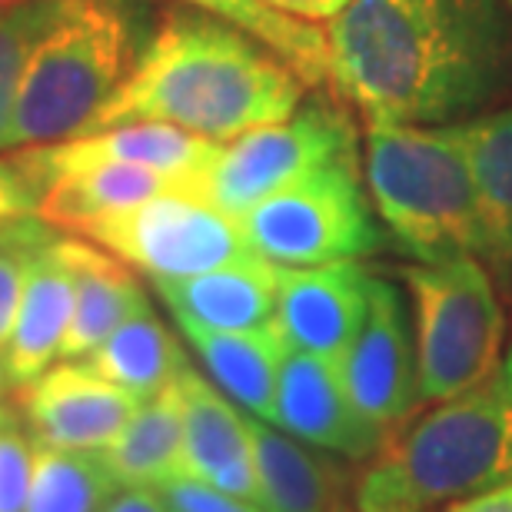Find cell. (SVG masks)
<instances>
[{
  "label": "cell",
  "instance_id": "obj_1",
  "mask_svg": "<svg viewBox=\"0 0 512 512\" xmlns=\"http://www.w3.org/2000/svg\"><path fill=\"white\" fill-rule=\"evenodd\" d=\"M326 50L336 97L366 124H459L512 74L503 0H350Z\"/></svg>",
  "mask_w": 512,
  "mask_h": 512
},
{
  "label": "cell",
  "instance_id": "obj_2",
  "mask_svg": "<svg viewBox=\"0 0 512 512\" xmlns=\"http://www.w3.org/2000/svg\"><path fill=\"white\" fill-rule=\"evenodd\" d=\"M303 90L300 74L247 30L203 10H170L87 133L153 120L227 143L286 120Z\"/></svg>",
  "mask_w": 512,
  "mask_h": 512
},
{
  "label": "cell",
  "instance_id": "obj_3",
  "mask_svg": "<svg viewBox=\"0 0 512 512\" xmlns=\"http://www.w3.org/2000/svg\"><path fill=\"white\" fill-rule=\"evenodd\" d=\"M363 177L383 227L419 263L483 253L476 187L456 124H366Z\"/></svg>",
  "mask_w": 512,
  "mask_h": 512
},
{
  "label": "cell",
  "instance_id": "obj_4",
  "mask_svg": "<svg viewBox=\"0 0 512 512\" xmlns=\"http://www.w3.org/2000/svg\"><path fill=\"white\" fill-rule=\"evenodd\" d=\"M137 57L124 0H60L20 80L10 150L84 137Z\"/></svg>",
  "mask_w": 512,
  "mask_h": 512
},
{
  "label": "cell",
  "instance_id": "obj_5",
  "mask_svg": "<svg viewBox=\"0 0 512 512\" xmlns=\"http://www.w3.org/2000/svg\"><path fill=\"white\" fill-rule=\"evenodd\" d=\"M383 456L426 506L512 483V343L483 383L436 403Z\"/></svg>",
  "mask_w": 512,
  "mask_h": 512
},
{
  "label": "cell",
  "instance_id": "obj_6",
  "mask_svg": "<svg viewBox=\"0 0 512 512\" xmlns=\"http://www.w3.org/2000/svg\"><path fill=\"white\" fill-rule=\"evenodd\" d=\"M413 300L419 399L443 403L483 383L506 353V310L479 256L403 270Z\"/></svg>",
  "mask_w": 512,
  "mask_h": 512
},
{
  "label": "cell",
  "instance_id": "obj_7",
  "mask_svg": "<svg viewBox=\"0 0 512 512\" xmlns=\"http://www.w3.org/2000/svg\"><path fill=\"white\" fill-rule=\"evenodd\" d=\"M250 250L273 266H323L383 250L373 197L356 157L330 160L240 217Z\"/></svg>",
  "mask_w": 512,
  "mask_h": 512
},
{
  "label": "cell",
  "instance_id": "obj_8",
  "mask_svg": "<svg viewBox=\"0 0 512 512\" xmlns=\"http://www.w3.org/2000/svg\"><path fill=\"white\" fill-rule=\"evenodd\" d=\"M356 153L360 137L350 110L336 100L316 97L296 107L286 120L253 127L220 143V153L200 177L197 193L240 220L260 200L290 187L303 173Z\"/></svg>",
  "mask_w": 512,
  "mask_h": 512
},
{
  "label": "cell",
  "instance_id": "obj_9",
  "mask_svg": "<svg viewBox=\"0 0 512 512\" xmlns=\"http://www.w3.org/2000/svg\"><path fill=\"white\" fill-rule=\"evenodd\" d=\"M80 233L153 280L207 273L256 256L240 220L187 187L163 190L140 207L94 220Z\"/></svg>",
  "mask_w": 512,
  "mask_h": 512
},
{
  "label": "cell",
  "instance_id": "obj_10",
  "mask_svg": "<svg viewBox=\"0 0 512 512\" xmlns=\"http://www.w3.org/2000/svg\"><path fill=\"white\" fill-rule=\"evenodd\" d=\"M343 386L356 409L389 433L403 426L423 406L419 399V366H416V333L409 323L406 300L396 283L373 273L370 310L336 360Z\"/></svg>",
  "mask_w": 512,
  "mask_h": 512
},
{
  "label": "cell",
  "instance_id": "obj_11",
  "mask_svg": "<svg viewBox=\"0 0 512 512\" xmlns=\"http://www.w3.org/2000/svg\"><path fill=\"white\" fill-rule=\"evenodd\" d=\"M370 266H276L273 330L290 350L340 360L370 310Z\"/></svg>",
  "mask_w": 512,
  "mask_h": 512
},
{
  "label": "cell",
  "instance_id": "obj_12",
  "mask_svg": "<svg viewBox=\"0 0 512 512\" xmlns=\"http://www.w3.org/2000/svg\"><path fill=\"white\" fill-rule=\"evenodd\" d=\"M273 426L346 459H370L386 446L383 429L370 423L346 393L336 360L290 346L280 363Z\"/></svg>",
  "mask_w": 512,
  "mask_h": 512
},
{
  "label": "cell",
  "instance_id": "obj_13",
  "mask_svg": "<svg viewBox=\"0 0 512 512\" xmlns=\"http://www.w3.org/2000/svg\"><path fill=\"white\" fill-rule=\"evenodd\" d=\"M20 389L30 433L54 449H107L140 406V396L104 380L87 363L54 366Z\"/></svg>",
  "mask_w": 512,
  "mask_h": 512
},
{
  "label": "cell",
  "instance_id": "obj_14",
  "mask_svg": "<svg viewBox=\"0 0 512 512\" xmlns=\"http://www.w3.org/2000/svg\"><path fill=\"white\" fill-rule=\"evenodd\" d=\"M177 386L183 396V476L260 503L247 416L190 363L180 370Z\"/></svg>",
  "mask_w": 512,
  "mask_h": 512
},
{
  "label": "cell",
  "instance_id": "obj_15",
  "mask_svg": "<svg viewBox=\"0 0 512 512\" xmlns=\"http://www.w3.org/2000/svg\"><path fill=\"white\" fill-rule=\"evenodd\" d=\"M153 286L180 326L220 333L263 330L276 313V266L260 256H247L207 273L153 280Z\"/></svg>",
  "mask_w": 512,
  "mask_h": 512
},
{
  "label": "cell",
  "instance_id": "obj_16",
  "mask_svg": "<svg viewBox=\"0 0 512 512\" xmlns=\"http://www.w3.org/2000/svg\"><path fill=\"white\" fill-rule=\"evenodd\" d=\"M70 316H74V276H70L64 256L57 253L54 237L30 253L17 323L4 346L10 383L27 386L57 360Z\"/></svg>",
  "mask_w": 512,
  "mask_h": 512
},
{
  "label": "cell",
  "instance_id": "obj_17",
  "mask_svg": "<svg viewBox=\"0 0 512 512\" xmlns=\"http://www.w3.org/2000/svg\"><path fill=\"white\" fill-rule=\"evenodd\" d=\"M469 173H473L486 270L512 290V104L459 120Z\"/></svg>",
  "mask_w": 512,
  "mask_h": 512
},
{
  "label": "cell",
  "instance_id": "obj_18",
  "mask_svg": "<svg viewBox=\"0 0 512 512\" xmlns=\"http://www.w3.org/2000/svg\"><path fill=\"white\" fill-rule=\"evenodd\" d=\"M57 253L64 256L74 276V316H70L64 346V360H87L120 323L143 310L150 300L124 263L100 253L90 243L74 237H57Z\"/></svg>",
  "mask_w": 512,
  "mask_h": 512
},
{
  "label": "cell",
  "instance_id": "obj_19",
  "mask_svg": "<svg viewBox=\"0 0 512 512\" xmlns=\"http://www.w3.org/2000/svg\"><path fill=\"white\" fill-rule=\"evenodd\" d=\"M260 503L270 512H340L343 479L316 446L303 443L266 419L247 416Z\"/></svg>",
  "mask_w": 512,
  "mask_h": 512
},
{
  "label": "cell",
  "instance_id": "obj_20",
  "mask_svg": "<svg viewBox=\"0 0 512 512\" xmlns=\"http://www.w3.org/2000/svg\"><path fill=\"white\" fill-rule=\"evenodd\" d=\"M187 333L190 346L207 366L223 393L250 416L273 423L276 416V383H280V363L286 343L270 326L263 330H240V333H220V330H200V326H180Z\"/></svg>",
  "mask_w": 512,
  "mask_h": 512
},
{
  "label": "cell",
  "instance_id": "obj_21",
  "mask_svg": "<svg viewBox=\"0 0 512 512\" xmlns=\"http://www.w3.org/2000/svg\"><path fill=\"white\" fill-rule=\"evenodd\" d=\"M64 150L87 160H120L133 163V167H147L153 173H163L177 187L197 190L200 177L220 153V143L197 137L190 130L147 120V124H120L100 133H87V137L64 140Z\"/></svg>",
  "mask_w": 512,
  "mask_h": 512
},
{
  "label": "cell",
  "instance_id": "obj_22",
  "mask_svg": "<svg viewBox=\"0 0 512 512\" xmlns=\"http://www.w3.org/2000/svg\"><path fill=\"white\" fill-rule=\"evenodd\" d=\"M120 486L160 489L183 476V396L173 380L160 393L140 399L114 443L100 449Z\"/></svg>",
  "mask_w": 512,
  "mask_h": 512
},
{
  "label": "cell",
  "instance_id": "obj_23",
  "mask_svg": "<svg viewBox=\"0 0 512 512\" xmlns=\"http://www.w3.org/2000/svg\"><path fill=\"white\" fill-rule=\"evenodd\" d=\"M87 366L104 380L130 389L133 396L147 399L177 380L187 356L147 303L87 356Z\"/></svg>",
  "mask_w": 512,
  "mask_h": 512
},
{
  "label": "cell",
  "instance_id": "obj_24",
  "mask_svg": "<svg viewBox=\"0 0 512 512\" xmlns=\"http://www.w3.org/2000/svg\"><path fill=\"white\" fill-rule=\"evenodd\" d=\"M183 4L213 14L227 24L247 30L273 54H280L290 64L306 87L330 84V50H326V34L313 24H303L296 17H286L263 0H183Z\"/></svg>",
  "mask_w": 512,
  "mask_h": 512
},
{
  "label": "cell",
  "instance_id": "obj_25",
  "mask_svg": "<svg viewBox=\"0 0 512 512\" xmlns=\"http://www.w3.org/2000/svg\"><path fill=\"white\" fill-rule=\"evenodd\" d=\"M117 486V476L110 473L100 449L94 453L37 443L27 512H104Z\"/></svg>",
  "mask_w": 512,
  "mask_h": 512
},
{
  "label": "cell",
  "instance_id": "obj_26",
  "mask_svg": "<svg viewBox=\"0 0 512 512\" xmlns=\"http://www.w3.org/2000/svg\"><path fill=\"white\" fill-rule=\"evenodd\" d=\"M57 7L60 0H24V4L0 7V153L10 150L17 90L24 80L27 60L50 27V20L57 17Z\"/></svg>",
  "mask_w": 512,
  "mask_h": 512
},
{
  "label": "cell",
  "instance_id": "obj_27",
  "mask_svg": "<svg viewBox=\"0 0 512 512\" xmlns=\"http://www.w3.org/2000/svg\"><path fill=\"white\" fill-rule=\"evenodd\" d=\"M34 483V443L0 406V512H27Z\"/></svg>",
  "mask_w": 512,
  "mask_h": 512
},
{
  "label": "cell",
  "instance_id": "obj_28",
  "mask_svg": "<svg viewBox=\"0 0 512 512\" xmlns=\"http://www.w3.org/2000/svg\"><path fill=\"white\" fill-rule=\"evenodd\" d=\"M54 237L57 233L50 230V223H44L37 233H30L24 240H0V350H4L10 333H14L20 296H24V283H27L30 253L40 250Z\"/></svg>",
  "mask_w": 512,
  "mask_h": 512
},
{
  "label": "cell",
  "instance_id": "obj_29",
  "mask_svg": "<svg viewBox=\"0 0 512 512\" xmlns=\"http://www.w3.org/2000/svg\"><path fill=\"white\" fill-rule=\"evenodd\" d=\"M429 506L406 483V476L383 456L356 486V512H426Z\"/></svg>",
  "mask_w": 512,
  "mask_h": 512
},
{
  "label": "cell",
  "instance_id": "obj_30",
  "mask_svg": "<svg viewBox=\"0 0 512 512\" xmlns=\"http://www.w3.org/2000/svg\"><path fill=\"white\" fill-rule=\"evenodd\" d=\"M160 493L173 512H270L260 503H250V499L220 493V489L200 483V479H193V476L170 479V483L160 486Z\"/></svg>",
  "mask_w": 512,
  "mask_h": 512
},
{
  "label": "cell",
  "instance_id": "obj_31",
  "mask_svg": "<svg viewBox=\"0 0 512 512\" xmlns=\"http://www.w3.org/2000/svg\"><path fill=\"white\" fill-rule=\"evenodd\" d=\"M286 17H296L303 24H330L350 0H263Z\"/></svg>",
  "mask_w": 512,
  "mask_h": 512
},
{
  "label": "cell",
  "instance_id": "obj_32",
  "mask_svg": "<svg viewBox=\"0 0 512 512\" xmlns=\"http://www.w3.org/2000/svg\"><path fill=\"white\" fill-rule=\"evenodd\" d=\"M104 512H173L163 499L160 489L150 486H124L120 493L110 496Z\"/></svg>",
  "mask_w": 512,
  "mask_h": 512
},
{
  "label": "cell",
  "instance_id": "obj_33",
  "mask_svg": "<svg viewBox=\"0 0 512 512\" xmlns=\"http://www.w3.org/2000/svg\"><path fill=\"white\" fill-rule=\"evenodd\" d=\"M446 512H512V483L453 499V503L446 506Z\"/></svg>",
  "mask_w": 512,
  "mask_h": 512
},
{
  "label": "cell",
  "instance_id": "obj_34",
  "mask_svg": "<svg viewBox=\"0 0 512 512\" xmlns=\"http://www.w3.org/2000/svg\"><path fill=\"white\" fill-rule=\"evenodd\" d=\"M7 386H14V383H10V373H7V360H4V353H0V399H4Z\"/></svg>",
  "mask_w": 512,
  "mask_h": 512
},
{
  "label": "cell",
  "instance_id": "obj_35",
  "mask_svg": "<svg viewBox=\"0 0 512 512\" xmlns=\"http://www.w3.org/2000/svg\"><path fill=\"white\" fill-rule=\"evenodd\" d=\"M503 4H506V10H509V14H512V0H503Z\"/></svg>",
  "mask_w": 512,
  "mask_h": 512
},
{
  "label": "cell",
  "instance_id": "obj_36",
  "mask_svg": "<svg viewBox=\"0 0 512 512\" xmlns=\"http://www.w3.org/2000/svg\"><path fill=\"white\" fill-rule=\"evenodd\" d=\"M340 512H356V509H353V506H343Z\"/></svg>",
  "mask_w": 512,
  "mask_h": 512
},
{
  "label": "cell",
  "instance_id": "obj_37",
  "mask_svg": "<svg viewBox=\"0 0 512 512\" xmlns=\"http://www.w3.org/2000/svg\"><path fill=\"white\" fill-rule=\"evenodd\" d=\"M509 296H512V290H509Z\"/></svg>",
  "mask_w": 512,
  "mask_h": 512
}]
</instances>
